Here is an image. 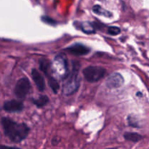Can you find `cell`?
I'll list each match as a JSON object with an SVG mask.
<instances>
[{
  "label": "cell",
  "instance_id": "obj_3",
  "mask_svg": "<svg viewBox=\"0 0 149 149\" xmlns=\"http://www.w3.org/2000/svg\"><path fill=\"white\" fill-rule=\"evenodd\" d=\"M51 68L55 75L62 79H65L70 73L67 58L63 54H59L55 56L51 63Z\"/></svg>",
  "mask_w": 149,
  "mask_h": 149
},
{
  "label": "cell",
  "instance_id": "obj_5",
  "mask_svg": "<svg viewBox=\"0 0 149 149\" xmlns=\"http://www.w3.org/2000/svg\"><path fill=\"white\" fill-rule=\"evenodd\" d=\"M31 83L27 78H21L17 81L14 89L15 95L20 99H23L30 93Z\"/></svg>",
  "mask_w": 149,
  "mask_h": 149
},
{
  "label": "cell",
  "instance_id": "obj_9",
  "mask_svg": "<svg viewBox=\"0 0 149 149\" xmlns=\"http://www.w3.org/2000/svg\"><path fill=\"white\" fill-rule=\"evenodd\" d=\"M31 77L38 90L40 92L44 91L45 89V81L40 72L36 68H33L31 71Z\"/></svg>",
  "mask_w": 149,
  "mask_h": 149
},
{
  "label": "cell",
  "instance_id": "obj_7",
  "mask_svg": "<svg viewBox=\"0 0 149 149\" xmlns=\"http://www.w3.org/2000/svg\"><path fill=\"white\" fill-rule=\"evenodd\" d=\"M67 52L76 56H83L90 53V49L81 43H75L65 49Z\"/></svg>",
  "mask_w": 149,
  "mask_h": 149
},
{
  "label": "cell",
  "instance_id": "obj_16",
  "mask_svg": "<svg viewBox=\"0 0 149 149\" xmlns=\"http://www.w3.org/2000/svg\"><path fill=\"white\" fill-rule=\"evenodd\" d=\"M121 32V29L119 27L116 26H110L108 29V33L109 34L112 35V36H115V35L119 34Z\"/></svg>",
  "mask_w": 149,
  "mask_h": 149
},
{
  "label": "cell",
  "instance_id": "obj_17",
  "mask_svg": "<svg viewBox=\"0 0 149 149\" xmlns=\"http://www.w3.org/2000/svg\"><path fill=\"white\" fill-rule=\"evenodd\" d=\"M42 21L45 22V23H47V24H50V25L56 24V22H55V20H52V18L47 17V16H44V17H42Z\"/></svg>",
  "mask_w": 149,
  "mask_h": 149
},
{
  "label": "cell",
  "instance_id": "obj_1",
  "mask_svg": "<svg viewBox=\"0 0 149 149\" xmlns=\"http://www.w3.org/2000/svg\"><path fill=\"white\" fill-rule=\"evenodd\" d=\"M4 135L13 143H20L27 138L29 133V127L24 123H17L8 117L1 119Z\"/></svg>",
  "mask_w": 149,
  "mask_h": 149
},
{
  "label": "cell",
  "instance_id": "obj_12",
  "mask_svg": "<svg viewBox=\"0 0 149 149\" xmlns=\"http://www.w3.org/2000/svg\"><path fill=\"white\" fill-rule=\"evenodd\" d=\"M124 138H125V139L127 140V141L133 143H137L143 139L142 135H139L138 133L129 132H127L124 134Z\"/></svg>",
  "mask_w": 149,
  "mask_h": 149
},
{
  "label": "cell",
  "instance_id": "obj_2",
  "mask_svg": "<svg viewBox=\"0 0 149 149\" xmlns=\"http://www.w3.org/2000/svg\"><path fill=\"white\" fill-rule=\"evenodd\" d=\"M79 63L74 61L71 74L69 73L68 77L65 79V81L63 84V93L64 95H71L78 90L80 85V79L79 77Z\"/></svg>",
  "mask_w": 149,
  "mask_h": 149
},
{
  "label": "cell",
  "instance_id": "obj_15",
  "mask_svg": "<svg viewBox=\"0 0 149 149\" xmlns=\"http://www.w3.org/2000/svg\"><path fill=\"white\" fill-rule=\"evenodd\" d=\"M81 28L82 31L84 32L85 33H89L90 34V33H94L95 32L93 24L89 21L82 22L81 24Z\"/></svg>",
  "mask_w": 149,
  "mask_h": 149
},
{
  "label": "cell",
  "instance_id": "obj_4",
  "mask_svg": "<svg viewBox=\"0 0 149 149\" xmlns=\"http://www.w3.org/2000/svg\"><path fill=\"white\" fill-rule=\"evenodd\" d=\"M106 71L105 68L100 66L90 65L86 67L82 71L84 79L89 82H96L103 78L106 74Z\"/></svg>",
  "mask_w": 149,
  "mask_h": 149
},
{
  "label": "cell",
  "instance_id": "obj_13",
  "mask_svg": "<svg viewBox=\"0 0 149 149\" xmlns=\"http://www.w3.org/2000/svg\"><path fill=\"white\" fill-rule=\"evenodd\" d=\"M47 81H48V84H49V87L51 88V90H52L55 94H56L58 93V90H59V83L58 81H57L55 77H53L52 76H47Z\"/></svg>",
  "mask_w": 149,
  "mask_h": 149
},
{
  "label": "cell",
  "instance_id": "obj_11",
  "mask_svg": "<svg viewBox=\"0 0 149 149\" xmlns=\"http://www.w3.org/2000/svg\"><path fill=\"white\" fill-rule=\"evenodd\" d=\"M39 67L40 69L45 75L47 77L49 75V68H51V63L46 58H41L39 60Z\"/></svg>",
  "mask_w": 149,
  "mask_h": 149
},
{
  "label": "cell",
  "instance_id": "obj_14",
  "mask_svg": "<svg viewBox=\"0 0 149 149\" xmlns=\"http://www.w3.org/2000/svg\"><path fill=\"white\" fill-rule=\"evenodd\" d=\"M93 13H95V14L98 15H102L105 16V17H110L112 16V13H110L108 10H105L103 7H100L99 5H95L94 7H93Z\"/></svg>",
  "mask_w": 149,
  "mask_h": 149
},
{
  "label": "cell",
  "instance_id": "obj_6",
  "mask_svg": "<svg viewBox=\"0 0 149 149\" xmlns=\"http://www.w3.org/2000/svg\"><path fill=\"white\" fill-rule=\"evenodd\" d=\"M23 108L24 105L22 101L15 99L7 100L3 105V109L8 113H18L23 110Z\"/></svg>",
  "mask_w": 149,
  "mask_h": 149
},
{
  "label": "cell",
  "instance_id": "obj_8",
  "mask_svg": "<svg viewBox=\"0 0 149 149\" xmlns=\"http://www.w3.org/2000/svg\"><path fill=\"white\" fill-rule=\"evenodd\" d=\"M125 80L119 73H113L106 81V84L109 88H118L124 84Z\"/></svg>",
  "mask_w": 149,
  "mask_h": 149
},
{
  "label": "cell",
  "instance_id": "obj_10",
  "mask_svg": "<svg viewBox=\"0 0 149 149\" xmlns=\"http://www.w3.org/2000/svg\"><path fill=\"white\" fill-rule=\"evenodd\" d=\"M32 103L38 108H42L49 103V97L47 95H39L37 98L32 99Z\"/></svg>",
  "mask_w": 149,
  "mask_h": 149
}]
</instances>
